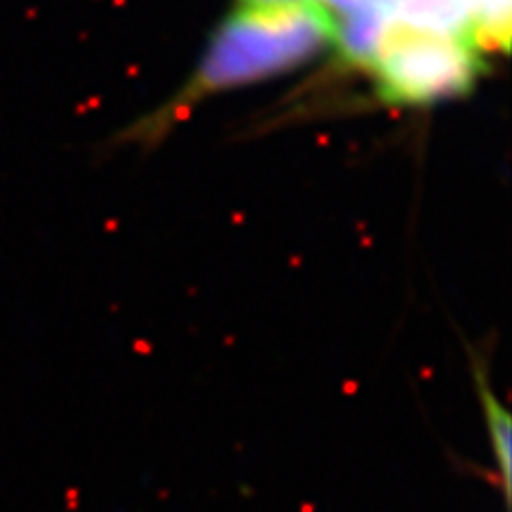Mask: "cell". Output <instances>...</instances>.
<instances>
[{
  "instance_id": "cell-4",
  "label": "cell",
  "mask_w": 512,
  "mask_h": 512,
  "mask_svg": "<svg viewBox=\"0 0 512 512\" xmlns=\"http://www.w3.org/2000/svg\"><path fill=\"white\" fill-rule=\"evenodd\" d=\"M387 24L389 15L384 13L382 3L361 11L342 13L340 24L333 22L331 45H335V52L348 67L370 69Z\"/></svg>"
},
{
  "instance_id": "cell-1",
  "label": "cell",
  "mask_w": 512,
  "mask_h": 512,
  "mask_svg": "<svg viewBox=\"0 0 512 512\" xmlns=\"http://www.w3.org/2000/svg\"><path fill=\"white\" fill-rule=\"evenodd\" d=\"M333 20L323 5L244 7L224 20L180 105L291 71L331 45Z\"/></svg>"
},
{
  "instance_id": "cell-5",
  "label": "cell",
  "mask_w": 512,
  "mask_h": 512,
  "mask_svg": "<svg viewBox=\"0 0 512 512\" xmlns=\"http://www.w3.org/2000/svg\"><path fill=\"white\" fill-rule=\"evenodd\" d=\"M487 357L480 355L478 350L470 348V363H472V378L476 384V393L480 406L485 412L487 436L491 444V453L498 466V478L504 493V502L510 506V414L508 408L500 402V397L493 393L489 382V365Z\"/></svg>"
},
{
  "instance_id": "cell-6",
  "label": "cell",
  "mask_w": 512,
  "mask_h": 512,
  "mask_svg": "<svg viewBox=\"0 0 512 512\" xmlns=\"http://www.w3.org/2000/svg\"><path fill=\"white\" fill-rule=\"evenodd\" d=\"M327 5H331L333 9H338L340 13H352V11H361L367 7L380 5L382 0H325Z\"/></svg>"
},
{
  "instance_id": "cell-7",
  "label": "cell",
  "mask_w": 512,
  "mask_h": 512,
  "mask_svg": "<svg viewBox=\"0 0 512 512\" xmlns=\"http://www.w3.org/2000/svg\"><path fill=\"white\" fill-rule=\"evenodd\" d=\"M246 7H291V5H320V0H242Z\"/></svg>"
},
{
  "instance_id": "cell-2",
  "label": "cell",
  "mask_w": 512,
  "mask_h": 512,
  "mask_svg": "<svg viewBox=\"0 0 512 512\" xmlns=\"http://www.w3.org/2000/svg\"><path fill=\"white\" fill-rule=\"evenodd\" d=\"M370 69L384 103L427 105L472 92L485 62L468 39L389 20Z\"/></svg>"
},
{
  "instance_id": "cell-3",
  "label": "cell",
  "mask_w": 512,
  "mask_h": 512,
  "mask_svg": "<svg viewBox=\"0 0 512 512\" xmlns=\"http://www.w3.org/2000/svg\"><path fill=\"white\" fill-rule=\"evenodd\" d=\"M382 7L397 24L461 39L470 35L472 0H382Z\"/></svg>"
}]
</instances>
